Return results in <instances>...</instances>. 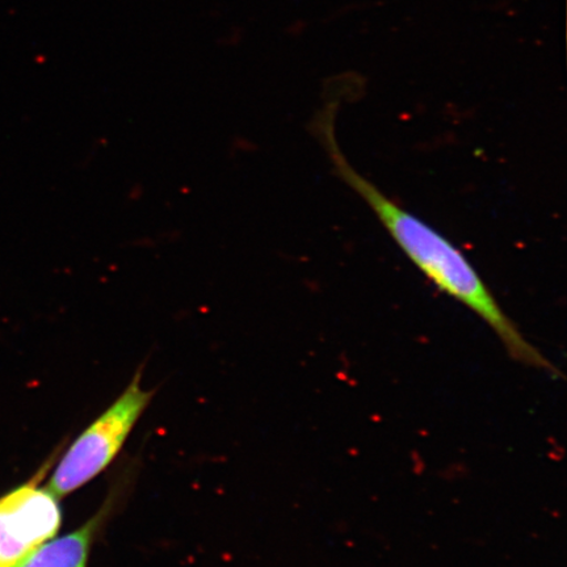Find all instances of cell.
I'll list each match as a JSON object with an SVG mask.
<instances>
[{
    "mask_svg": "<svg viewBox=\"0 0 567 567\" xmlns=\"http://www.w3.org/2000/svg\"><path fill=\"white\" fill-rule=\"evenodd\" d=\"M317 132L337 175L370 205L395 244L425 278L480 317L499 338L509 357L523 364L557 373L556 368L524 338L512 318L503 311L463 251L423 219L400 207L353 168L338 145L334 113L324 112L319 116Z\"/></svg>",
    "mask_w": 567,
    "mask_h": 567,
    "instance_id": "1",
    "label": "cell"
},
{
    "mask_svg": "<svg viewBox=\"0 0 567 567\" xmlns=\"http://www.w3.org/2000/svg\"><path fill=\"white\" fill-rule=\"evenodd\" d=\"M152 395L142 389L138 372L113 405L71 444L55 467L49 491L62 498L97 477L123 449Z\"/></svg>",
    "mask_w": 567,
    "mask_h": 567,
    "instance_id": "2",
    "label": "cell"
},
{
    "mask_svg": "<svg viewBox=\"0 0 567 567\" xmlns=\"http://www.w3.org/2000/svg\"><path fill=\"white\" fill-rule=\"evenodd\" d=\"M59 496L38 478L0 498V567H19L59 532Z\"/></svg>",
    "mask_w": 567,
    "mask_h": 567,
    "instance_id": "3",
    "label": "cell"
},
{
    "mask_svg": "<svg viewBox=\"0 0 567 567\" xmlns=\"http://www.w3.org/2000/svg\"><path fill=\"white\" fill-rule=\"evenodd\" d=\"M105 513H99L71 534L40 545L19 567H87L90 549Z\"/></svg>",
    "mask_w": 567,
    "mask_h": 567,
    "instance_id": "4",
    "label": "cell"
}]
</instances>
